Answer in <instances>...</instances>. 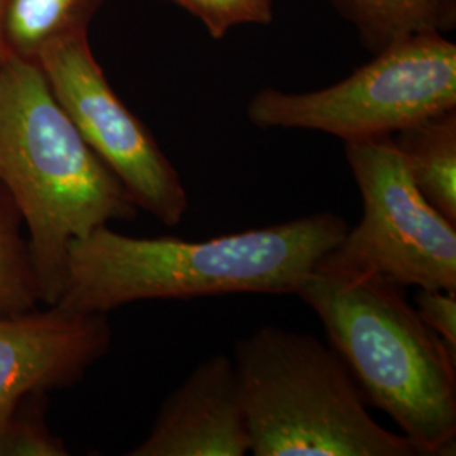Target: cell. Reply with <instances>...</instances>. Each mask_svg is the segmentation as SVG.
<instances>
[{
	"label": "cell",
	"instance_id": "1",
	"mask_svg": "<svg viewBox=\"0 0 456 456\" xmlns=\"http://www.w3.org/2000/svg\"><path fill=\"white\" fill-rule=\"evenodd\" d=\"M348 228L343 216L320 212L191 242L103 225L69 244L56 305L109 314L141 301L296 294Z\"/></svg>",
	"mask_w": 456,
	"mask_h": 456
},
{
	"label": "cell",
	"instance_id": "2",
	"mask_svg": "<svg viewBox=\"0 0 456 456\" xmlns=\"http://www.w3.org/2000/svg\"><path fill=\"white\" fill-rule=\"evenodd\" d=\"M0 184L28 232L45 306L63 289L69 244L139 208L85 142L33 60L9 53L0 68Z\"/></svg>",
	"mask_w": 456,
	"mask_h": 456
},
{
	"label": "cell",
	"instance_id": "3",
	"mask_svg": "<svg viewBox=\"0 0 456 456\" xmlns=\"http://www.w3.org/2000/svg\"><path fill=\"white\" fill-rule=\"evenodd\" d=\"M386 277L313 271L299 296L318 314L369 406L384 411L419 455H455L456 350Z\"/></svg>",
	"mask_w": 456,
	"mask_h": 456
},
{
	"label": "cell",
	"instance_id": "4",
	"mask_svg": "<svg viewBox=\"0 0 456 456\" xmlns=\"http://www.w3.org/2000/svg\"><path fill=\"white\" fill-rule=\"evenodd\" d=\"M256 456H418L380 426L331 345L276 325L235 343Z\"/></svg>",
	"mask_w": 456,
	"mask_h": 456
},
{
	"label": "cell",
	"instance_id": "5",
	"mask_svg": "<svg viewBox=\"0 0 456 456\" xmlns=\"http://www.w3.org/2000/svg\"><path fill=\"white\" fill-rule=\"evenodd\" d=\"M456 109V46L441 33H418L379 49L348 78L314 92L264 88L247 117L261 129H305L343 142L394 135Z\"/></svg>",
	"mask_w": 456,
	"mask_h": 456
},
{
	"label": "cell",
	"instance_id": "6",
	"mask_svg": "<svg viewBox=\"0 0 456 456\" xmlns=\"http://www.w3.org/2000/svg\"><path fill=\"white\" fill-rule=\"evenodd\" d=\"M345 156L363 216L314 271L456 291V225L421 195L392 135L345 142Z\"/></svg>",
	"mask_w": 456,
	"mask_h": 456
},
{
	"label": "cell",
	"instance_id": "7",
	"mask_svg": "<svg viewBox=\"0 0 456 456\" xmlns=\"http://www.w3.org/2000/svg\"><path fill=\"white\" fill-rule=\"evenodd\" d=\"M33 61L85 142L124 184L137 208L166 227L180 225L190 208L180 173L117 97L92 54L85 28L54 37Z\"/></svg>",
	"mask_w": 456,
	"mask_h": 456
},
{
	"label": "cell",
	"instance_id": "8",
	"mask_svg": "<svg viewBox=\"0 0 456 456\" xmlns=\"http://www.w3.org/2000/svg\"><path fill=\"white\" fill-rule=\"evenodd\" d=\"M110 345L105 313L43 305L0 316V431L28 397L80 382Z\"/></svg>",
	"mask_w": 456,
	"mask_h": 456
},
{
	"label": "cell",
	"instance_id": "9",
	"mask_svg": "<svg viewBox=\"0 0 456 456\" xmlns=\"http://www.w3.org/2000/svg\"><path fill=\"white\" fill-rule=\"evenodd\" d=\"M252 441L233 359L201 362L169 394L152 428L129 456H245Z\"/></svg>",
	"mask_w": 456,
	"mask_h": 456
},
{
	"label": "cell",
	"instance_id": "10",
	"mask_svg": "<svg viewBox=\"0 0 456 456\" xmlns=\"http://www.w3.org/2000/svg\"><path fill=\"white\" fill-rule=\"evenodd\" d=\"M433 208L456 225V114L448 110L392 135Z\"/></svg>",
	"mask_w": 456,
	"mask_h": 456
},
{
	"label": "cell",
	"instance_id": "11",
	"mask_svg": "<svg viewBox=\"0 0 456 456\" xmlns=\"http://www.w3.org/2000/svg\"><path fill=\"white\" fill-rule=\"evenodd\" d=\"M375 49L411 34L441 33L455 24L456 0H335Z\"/></svg>",
	"mask_w": 456,
	"mask_h": 456
},
{
	"label": "cell",
	"instance_id": "12",
	"mask_svg": "<svg viewBox=\"0 0 456 456\" xmlns=\"http://www.w3.org/2000/svg\"><path fill=\"white\" fill-rule=\"evenodd\" d=\"M94 0H5L4 33L9 51L34 60L54 37L85 28Z\"/></svg>",
	"mask_w": 456,
	"mask_h": 456
},
{
	"label": "cell",
	"instance_id": "13",
	"mask_svg": "<svg viewBox=\"0 0 456 456\" xmlns=\"http://www.w3.org/2000/svg\"><path fill=\"white\" fill-rule=\"evenodd\" d=\"M22 227L12 198L0 184V316L43 306L31 247Z\"/></svg>",
	"mask_w": 456,
	"mask_h": 456
},
{
	"label": "cell",
	"instance_id": "14",
	"mask_svg": "<svg viewBox=\"0 0 456 456\" xmlns=\"http://www.w3.org/2000/svg\"><path fill=\"white\" fill-rule=\"evenodd\" d=\"M46 394L28 397L0 431V456H66L65 443L45 421Z\"/></svg>",
	"mask_w": 456,
	"mask_h": 456
},
{
	"label": "cell",
	"instance_id": "15",
	"mask_svg": "<svg viewBox=\"0 0 456 456\" xmlns=\"http://www.w3.org/2000/svg\"><path fill=\"white\" fill-rule=\"evenodd\" d=\"M190 14L198 17L215 39L242 24H269L273 0H175Z\"/></svg>",
	"mask_w": 456,
	"mask_h": 456
},
{
	"label": "cell",
	"instance_id": "16",
	"mask_svg": "<svg viewBox=\"0 0 456 456\" xmlns=\"http://www.w3.org/2000/svg\"><path fill=\"white\" fill-rule=\"evenodd\" d=\"M414 308L424 323L456 350V291L419 289Z\"/></svg>",
	"mask_w": 456,
	"mask_h": 456
},
{
	"label": "cell",
	"instance_id": "17",
	"mask_svg": "<svg viewBox=\"0 0 456 456\" xmlns=\"http://www.w3.org/2000/svg\"><path fill=\"white\" fill-rule=\"evenodd\" d=\"M4 11H5V0H0V68L11 53L7 43H5V33H4Z\"/></svg>",
	"mask_w": 456,
	"mask_h": 456
}]
</instances>
